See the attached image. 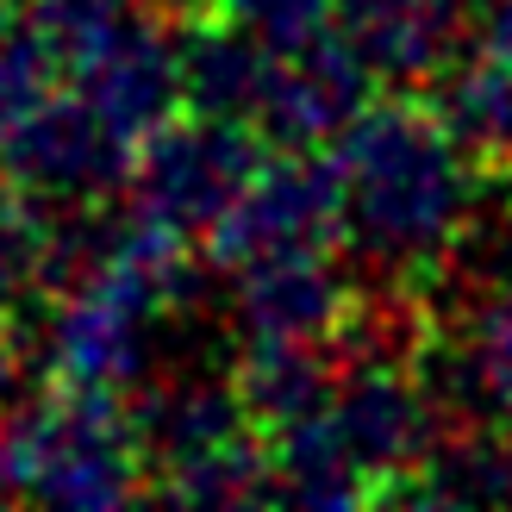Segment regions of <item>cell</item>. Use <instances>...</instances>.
I'll list each match as a JSON object with an SVG mask.
<instances>
[{"instance_id": "obj_18", "label": "cell", "mask_w": 512, "mask_h": 512, "mask_svg": "<svg viewBox=\"0 0 512 512\" xmlns=\"http://www.w3.org/2000/svg\"><path fill=\"white\" fill-rule=\"evenodd\" d=\"M138 7H144V0H138Z\"/></svg>"}, {"instance_id": "obj_13", "label": "cell", "mask_w": 512, "mask_h": 512, "mask_svg": "<svg viewBox=\"0 0 512 512\" xmlns=\"http://www.w3.org/2000/svg\"><path fill=\"white\" fill-rule=\"evenodd\" d=\"M144 500H175V506H269L275 500V463L263 431H238L213 450L188 456L163 475H150Z\"/></svg>"}, {"instance_id": "obj_9", "label": "cell", "mask_w": 512, "mask_h": 512, "mask_svg": "<svg viewBox=\"0 0 512 512\" xmlns=\"http://www.w3.org/2000/svg\"><path fill=\"white\" fill-rule=\"evenodd\" d=\"M369 94H375L369 69L356 63V50L338 38V25H331L313 44L281 50L269 100H263V113H256L250 132L269 150H325L369 107Z\"/></svg>"}, {"instance_id": "obj_14", "label": "cell", "mask_w": 512, "mask_h": 512, "mask_svg": "<svg viewBox=\"0 0 512 512\" xmlns=\"http://www.w3.org/2000/svg\"><path fill=\"white\" fill-rule=\"evenodd\" d=\"M269 463H275V500L288 506H369V481L350 463L325 413L269 438Z\"/></svg>"}, {"instance_id": "obj_1", "label": "cell", "mask_w": 512, "mask_h": 512, "mask_svg": "<svg viewBox=\"0 0 512 512\" xmlns=\"http://www.w3.org/2000/svg\"><path fill=\"white\" fill-rule=\"evenodd\" d=\"M331 157L344 175L338 256L350 263V281L369 294L438 300L450 256L494 188L450 138L438 107L419 94L369 100L331 144Z\"/></svg>"}, {"instance_id": "obj_4", "label": "cell", "mask_w": 512, "mask_h": 512, "mask_svg": "<svg viewBox=\"0 0 512 512\" xmlns=\"http://www.w3.org/2000/svg\"><path fill=\"white\" fill-rule=\"evenodd\" d=\"M132 150L75 88H57L0 125V188L38 207H100L125 194Z\"/></svg>"}, {"instance_id": "obj_3", "label": "cell", "mask_w": 512, "mask_h": 512, "mask_svg": "<svg viewBox=\"0 0 512 512\" xmlns=\"http://www.w3.org/2000/svg\"><path fill=\"white\" fill-rule=\"evenodd\" d=\"M269 144L232 119H169L132 150V175H125V207L144 225L169 232L175 244H200L219 232V219L238 207V194L250 188V175L263 169Z\"/></svg>"}, {"instance_id": "obj_7", "label": "cell", "mask_w": 512, "mask_h": 512, "mask_svg": "<svg viewBox=\"0 0 512 512\" xmlns=\"http://www.w3.org/2000/svg\"><path fill=\"white\" fill-rule=\"evenodd\" d=\"M69 88L113 125L125 144H144L157 125L182 113V50H175V19L150 7H125V19L100 38Z\"/></svg>"}, {"instance_id": "obj_15", "label": "cell", "mask_w": 512, "mask_h": 512, "mask_svg": "<svg viewBox=\"0 0 512 512\" xmlns=\"http://www.w3.org/2000/svg\"><path fill=\"white\" fill-rule=\"evenodd\" d=\"M213 13L256 32L269 50H300L331 32V0H213Z\"/></svg>"}, {"instance_id": "obj_5", "label": "cell", "mask_w": 512, "mask_h": 512, "mask_svg": "<svg viewBox=\"0 0 512 512\" xmlns=\"http://www.w3.org/2000/svg\"><path fill=\"white\" fill-rule=\"evenodd\" d=\"M344 232V175L338 157L325 150H269L263 169L250 175L238 207L219 219L207 238L213 269H244L256 256H288V250H338Z\"/></svg>"}, {"instance_id": "obj_17", "label": "cell", "mask_w": 512, "mask_h": 512, "mask_svg": "<svg viewBox=\"0 0 512 512\" xmlns=\"http://www.w3.org/2000/svg\"><path fill=\"white\" fill-rule=\"evenodd\" d=\"M32 381L38 369H32V350H25V331L13 319H0V413H13L32 394Z\"/></svg>"}, {"instance_id": "obj_8", "label": "cell", "mask_w": 512, "mask_h": 512, "mask_svg": "<svg viewBox=\"0 0 512 512\" xmlns=\"http://www.w3.org/2000/svg\"><path fill=\"white\" fill-rule=\"evenodd\" d=\"M225 275V325L244 338H313L331 344L350 319L356 281L338 250H288V256H256Z\"/></svg>"}, {"instance_id": "obj_16", "label": "cell", "mask_w": 512, "mask_h": 512, "mask_svg": "<svg viewBox=\"0 0 512 512\" xmlns=\"http://www.w3.org/2000/svg\"><path fill=\"white\" fill-rule=\"evenodd\" d=\"M32 300V200L0 188V319Z\"/></svg>"}, {"instance_id": "obj_6", "label": "cell", "mask_w": 512, "mask_h": 512, "mask_svg": "<svg viewBox=\"0 0 512 512\" xmlns=\"http://www.w3.org/2000/svg\"><path fill=\"white\" fill-rule=\"evenodd\" d=\"M325 419L350 450V463L363 469L369 506H394V494L419 475L425 450L438 444L413 356H338V394Z\"/></svg>"}, {"instance_id": "obj_12", "label": "cell", "mask_w": 512, "mask_h": 512, "mask_svg": "<svg viewBox=\"0 0 512 512\" xmlns=\"http://www.w3.org/2000/svg\"><path fill=\"white\" fill-rule=\"evenodd\" d=\"M232 388L250 431L281 438L306 419H319L338 394V344L313 338H244V356L232 363Z\"/></svg>"}, {"instance_id": "obj_11", "label": "cell", "mask_w": 512, "mask_h": 512, "mask_svg": "<svg viewBox=\"0 0 512 512\" xmlns=\"http://www.w3.org/2000/svg\"><path fill=\"white\" fill-rule=\"evenodd\" d=\"M175 50H182V113L256 125L281 50H269L256 32H244V25L219 19V13L182 19L175 25Z\"/></svg>"}, {"instance_id": "obj_10", "label": "cell", "mask_w": 512, "mask_h": 512, "mask_svg": "<svg viewBox=\"0 0 512 512\" xmlns=\"http://www.w3.org/2000/svg\"><path fill=\"white\" fill-rule=\"evenodd\" d=\"M125 413H132L150 475H163L175 463H188V456L250 431L238 388H232V369H219V363H182V369L163 363L144 388L125 394Z\"/></svg>"}, {"instance_id": "obj_2", "label": "cell", "mask_w": 512, "mask_h": 512, "mask_svg": "<svg viewBox=\"0 0 512 512\" xmlns=\"http://www.w3.org/2000/svg\"><path fill=\"white\" fill-rule=\"evenodd\" d=\"M150 469L125 394L44 381L0 413V500L32 506H125L144 500Z\"/></svg>"}]
</instances>
